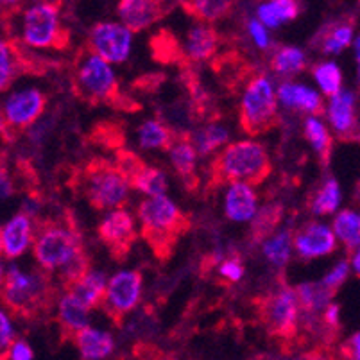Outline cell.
<instances>
[{"instance_id":"obj_31","label":"cell","mask_w":360,"mask_h":360,"mask_svg":"<svg viewBox=\"0 0 360 360\" xmlns=\"http://www.w3.org/2000/svg\"><path fill=\"white\" fill-rule=\"evenodd\" d=\"M307 65L305 52L297 47H280L271 58V68L276 74L294 75L301 72Z\"/></svg>"},{"instance_id":"obj_11","label":"cell","mask_w":360,"mask_h":360,"mask_svg":"<svg viewBox=\"0 0 360 360\" xmlns=\"http://www.w3.org/2000/svg\"><path fill=\"white\" fill-rule=\"evenodd\" d=\"M142 296V274L139 271H120L108 281L103 309L117 323L139 305Z\"/></svg>"},{"instance_id":"obj_19","label":"cell","mask_w":360,"mask_h":360,"mask_svg":"<svg viewBox=\"0 0 360 360\" xmlns=\"http://www.w3.org/2000/svg\"><path fill=\"white\" fill-rule=\"evenodd\" d=\"M278 99L283 106L290 108V110H301L307 113H323V103L321 97L317 96V91L310 90L305 84H296V83H283L280 84L276 91Z\"/></svg>"},{"instance_id":"obj_9","label":"cell","mask_w":360,"mask_h":360,"mask_svg":"<svg viewBox=\"0 0 360 360\" xmlns=\"http://www.w3.org/2000/svg\"><path fill=\"white\" fill-rule=\"evenodd\" d=\"M300 300L296 289L283 285L271 292L260 303V317L271 333L280 337H292L297 328Z\"/></svg>"},{"instance_id":"obj_10","label":"cell","mask_w":360,"mask_h":360,"mask_svg":"<svg viewBox=\"0 0 360 360\" xmlns=\"http://www.w3.org/2000/svg\"><path fill=\"white\" fill-rule=\"evenodd\" d=\"M133 45V32L124 24L99 22L88 34V51L106 63H124Z\"/></svg>"},{"instance_id":"obj_4","label":"cell","mask_w":360,"mask_h":360,"mask_svg":"<svg viewBox=\"0 0 360 360\" xmlns=\"http://www.w3.org/2000/svg\"><path fill=\"white\" fill-rule=\"evenodd\" d=\"M4 303L18 317L38 316L52 303L56 289L47 274L24 273L18 267H11L2 280Z\"/></svg>"},{"instance_id":"obj_41","label":"cell","mask_w":360,"mask_h":360,"mask_svg":"<svg viewBox=\"0 0 360 360\" xmlns=\"http://www.w3.org/2000/svg\"><path fill=\"white\" fill-rule=\"evenodd\" d=\"M219 273L228 281H238L244 276V265L238 260H224L219 267Z\"/></svg>"},{"instance_id":"obj_33","label":"cell","mask_w":360,"mask_h":360,"mask_svg":"<svg viewBox=\"0 0 360 360\" xmlns=\"http://www.w3.org/2000/svg\"><path fill=\"white\" fill-rule=\"evenodd\" d=\"M292 245L294 237L290 235V231H280L264 242V255L276 267H285L290 258Z\"/></svg>"},{"instance_id":"obj_15","label":"cell","mask_w":360,"mask_h":360,"mask_svg":"<svg viewBox=\"0 0 360 360\" xmlns=\"http://www.w3.org/2000/svg\"><path fill=\"white\" fill-rule=\"evenodd\" d=\"M170 6L155 0H122L119 4V16L131 32L142 31L160 22L169 13Z\"/></svg>"},{"instance_id":"obj_1","label":"cell","mask_w":360,"mask_h":360,"mask_svg":"<svg viewBox=\"0 0 360 360\" xmlns=\"http://www.w3.org/2000/svg\"><path fill=\"white\" fill-rule=\"evenodd\" d=\"M32 253L45 271L60 273L67 290L91 271L83 238L74 226L41 224L34 235Z\"/></svg>"},{"instance_id":"obj_46","label":"cell","mask_w":360,"mask_h":360,"mask_svg":"<svg viewBox=\"0 0 360 360\" xmlns=\"http://www.w3.org/2000/svg\"><path fill=\"white\" fill-rule=\"evenodd\" d=\"M352 269L355 271L356 276L360 278V245H359V250L353 253V258H352Z\"/></svg>"},{"instance_id":"obj_14","label":"cell","mask_w":360,"mask_h":360,"mask_svg":"<svg viewBox=\"0 0 360 360\" xmlns=\"http://www.w3.org/2000/svg\"><path fill=\"white\" fill-rule=\"evenodd\" d=\"M335 233L326 224L310 222L294 233V250L303 260L325 257L335 251Z\"/></svg>"},{"instance_id":"obj_13","label":"cell","mask_w":360,"mask_h":360,"mask_svg":"<svg viewBox=\"0 0 360 360\" xmlns=\"http://www.w3.org/2000/svg\"><path fill=\"white\" fill-rule=\"evenodd\" d=\"M97 235H99L101 242L108 248L113 258L122 260L127 253H129L131 245L136 240V230L135 221L127 214L126 210H115L108 214L103 219V222L97 228Z\"/></svg>"},{"instance_id":"obj_26","label":"cell","mask_w":360,"mask_h":360,"mask_svg":"<svg viewBox=\"0 0 360 360\" xmlns=\"http://www.w3.org/2000/svg\"><path fill=\"white\" fill-rule=\"evenodd\" d=\"M333 233L339 238L348 253H355L360 245V214L353 210H342L333 219Z\"/></svg>"},{"instance_id":"obj_36","label":"cell","mask_w":360,"mask_h":360,"mask_svg":"<svg viewBox=\"0 0 360 360\" xmlns=\"http://www.w3.org/2000/svg\"><path fill=\"white\" fill-rule=\"evenodd\" d=\"M340 202V188L335 179H328L323 183L316 192L312 201V212L316 215H330L337 210Z\"/></svg>"},{"instance_id":"obj_24","label":"cell","mask_w":360,"mask_h":360,"mask_svg":"<svg viewBox=\"0 0 360 360\" xmlns=\"http://www.w3.org/2000/svg\"><path fill=\"white\" fill-rule=\"evenodd\" d=\"M353 40V22L339 20L335 24L326 25L321 34L317 36L316 45L325 52V54H337L345 51Z\"/></svg>"},{"instance_id":"obj_40","label":"cell","mask_w":360,"mask_h":360,"mask_svg":"<svg viewBox=\"0 0 360 360\" xmlns=\"http://www.w3.org/2000/svg\"><path fill=\"white\" fill-rule=\"evenodd\" d=\"M0 325H2V333H0V345H2V360H6L8 356V346L11 348L15 342H13V337H15V332H13V326L9 323L6 312L0 314Z\"/></svg>"},{"instance_id":"obj_32","label":"cell","mask_w":360,"mask_h":360,"mask_svg":"<svg viewBox=\"0 0 360 360\" xmlns=\"http://www.w3.org/2000/svg\"><path fill=\"white\" fill-rule=\"evenodd\" d=\"M181 8L188 15L195 16L198 20L212 24L215 20H221L231 9V2L224 0H198V2H183Z\"/></svg>"},{"instance_id":"obj_45","label":"cell","mask_w":360,"mask_h":360,"mask_svg":"<svg viewBox=\"0 0 360 360\" xmlns=\"http://www.w3.org/2000/svg\"><path fill=\"white\" fill-rule=\"evenodd\" d=\"M323 319H325V323L328 326L337 328V326H339V307L330 303V305L326 307L325 312H323Z\"/></svg>"},{"instance_id":"obj_35","label":"cell","mask_w":360,"mask_h":360,"mask_svg":"<svg viewBox=\"0 0 360 360\" xmlns=\"http://www.w3.org/2000/svg\"><path fill=\"white\" fill-rule=\"evenodd\" d=\"M228 129L222 126H219V124H210V126L202 127V129H199L198 133H195L194 136H192L191 142L194 143L195 150H198L199 155H210V153H214L217 147H221L222 143L228 142Z\"/></svg>"},{"instance_id":"obj_2","label":"cell","mask_w":360,"mask_h":360,"mask_svg":"<svg viewBox=\"0 0 360 360\" xmlns=\"http://www.w3.org/2000/svg\"><path fill=\"white\" fill-rule=\"evenodd\" d=\"M271 172V162L264 146L251 140L230 143L212 165V181L221 183H248L260 185Z\"/></svg>"},{"instance_id":"obj_29","label":"cell","mask_w":360,"mask_h":360,"mask_svg":"<svg viewBox=\"0 0 360 360\" xmlns=\"http://www.w3.org/2000/svg\"><path fill=\"white\" fill-rule=\"evenodd\" d=\"M296 294L297 300H300L301 310L307 314L319 312V310L325 312L326 307L330 305V300L335 296L323 283H301V285L296 287Z\"/></svg>"},{"instance_id":"obj_21","label":"cell","mask_w":360,"mask_h":360,"mask_svg":"<svg viewBox=\"0 0 360 360\" xmlns=\"http://www.w3.org/2000/svg\"><path fill=\"white\" fill-rule=\"evenodd\" d=\"M219 34L214 27L195 25L188 31L185 41V52L192 61H206L217 52Z\"/></svg>"},{"instance_id":"obj_18","label":"cell","mask_w":360,"mask_h":360,"mask_svg":"<svg viewBox=\"0 0 360 360\" xmlns=\"http://www.w3.org/2000/svg\"><path fill=\"white\" fill-rule=\"evenodd\" d=\"M72 340L79 349L83 360H104L115 348V340H113L111 333L90 328V326L75 333Z\"/></svg>"},{"instance_id":"obj_38","label":"cell","mask_w":360,"mask_h":360,"mask_svg":"<svg viewBox=\"0 0 360 360\" xmlns=\"http://www.w3.org/2000/svg\"><path fill=\"white\" fill-rule=\"evenodd\" d=\"M281 219V208L278 205H271V206H264L260 212L257 214L253 222V231H255V238L257 240H262L265 238L271 231L274 230V226L280 222Z\"/></svg>"},{"instance_id":"obj_3","label":"cell","mask_w":360,"mask_h":360,"mask_svg":"<svg viewBox=\"0 0 360 360\" xmlns=\"http://www.w3.org/2000/svg\"><path fill=\"white\" fill-rule=\"evenodd\" d=\"M139 217L143 226L142 235L158 257H169L176 240L188 230V219L165 195L143 199Z\"/></svg>"},{"instance_id":"obj_44","label":"cell","mask_w":360,"mask_h":360,"mask_svg":"<svg viewBox=\"0 0 360 360\" xmlns=\"http://www.w3.org/2000/svg\"><path fill=\"white\" fill-rule=\"evenodd\" d=\"M345 353L349 360H360V332H356L348 340V345L345 346Z\"/></svg>"},{"instance_id":"obj_27","label":"cell","mask_w":360,"mask_h":360,"mask_svg":"<svg viewBox=\"0 0 360 360\" xmlns=\"http://www.w3.org/2000/svg\"><path fill=\"white\" fill-rule=\"evenodd\" d=\"M139 139L143 149L169 150L176 143L172 131L160 120H146L139 129Z\"/></svg>"},{"instance_id":"obj_34","label":"cell","mask_w":360,"mask_h":360,"mask_svg":"<svg viewBox=\"0 0 360 360\" xmlns=\"http://www.w3.org/2000/svg\"><path fill=\"white\" fill-rule=\"evenodd\" d=\"M305 136L314 150L321 156L323 163H328L330 153H332V139L325 124L316 117H309L305 120Z\"/></svg>"},{"instance_id":"obj_47","label":"cell","mask_w":360,"mask_h":360,"mask_svg":"<svg viewBox=\"0 0 360 360\" xmlns=\"http://www.w3.org/2000/svg\"><path fill=\"white\" fill-rule=\"evenodd\" d=\"M355 52H356V65H359V81H360V36L355 40Z\"/></svg>"},{"instance_id":"obj_30","label":"cell","mask_w":360,"mask_h":360,"mask_svg":"<svg viewBox=\"0 0 360 360\" xmlns=\"http://www.w3.org/2000/svg\"><path fill=\"white\" fill-rule=\"evenodd\" d=\"M129 186L140 191L142 194L149 195V198H160V195H165L167 178L162 170L156 169V167L143 165L142 169L129 179Z\"/></svg>"},{"instance_id":"obj_12","label":"cell","mask_w":360,"mask_h":360,"mask_svg":"<svg viewBox=\"0 0 360 360\" xmlns=\"http://www.w3.org/2000/svg\"><path fill=\"white\" fill-rule=\"evenodd\" d=\"M45 104L47 97L36 88H25L11 94L4 104V131L9 129L13 136L20 135L25 127L31 126L44 113Z\"/></svg>"},{"instance_id":"obj_25","label":"cell","mask_w":360,"mask_h":360,"mask_svg":"<svg viewBox=\"0 0 360 360\" xmlns=\"http://www.w3.org/2000/svg\"><path fill=\"white\" fill-rule=\"evenodd\" d=\"M195 158H198V150L191 140H176V143L170 149V163L188 185H195V181H198V178H195Z\"/></svg>"},{"instance_id":"obj_7","label":"cell","mask_w":360,"mask_h":360,"mask_svg":"<svg viewBox=\"0 0 360 360\" xmlns=\"http://www.w3.org/2000/svg\"><path fill=\"white\" fill-rule=\"evenodd\" d=\"M273 83L265 75H257L248 83L240 103V126L248 135H262L278 119Z\"/></svg>"},{"instance_id":"obj_23","label":"cell","mask_w":360,"mask_h":360,"mask_svg":"<svg viewBox=\"0 0 360 360\" xmlns=\"http://www.w3.org/2000/svg\"><path fill=\"white\" fill-rule=\"evenodd\" d=\"M330 124L337 133H348L355 127V96L352 91L342 90L332 97L328 106Z\"/></svg>"},{"instance_id":"obj_42","label":"cell","mask_w":360,"mask_h":360,"mask_svg":"<svg viewBox=\"0 0 360 360\" xmlns=\"http://www.w3.org/2000/svg\"><path fill=\"white\" fill-rule=\"evenodd\" d=\"M248 29H250V34L251 38H253L255 44L258 45L260 49H267L269 47V34H267V31H265V27L262 25L260 20H250V24H248Z\"/></svg>"},{"instance_id":"obj_16","label":"cell","mask_w":360,"mask_h":360,"mask_svg":"<svg viewBox=\"0 0 360 360\" xmlns=\"http://www.w3.org/2000/svg\"><path fill=\"white\" fill-rule=\"evenodd\" d=\"M32 224L27 214H16L11 221L6 222L0 235L2 255L6 258H18L25 253L32 240Z\"/></svg>"},{"instance_id":"obj_43","label":"cell","mask_w":360,"mask_h":360,"mask_svg":"<svg viewBox=\"0 0 360 360\" xmlns=\"http://www.w3.org/2000/svg\"><path fill=\"white\" fill-rule=\"evenodd\" d=\"M8 356L11 360H32V349L25 340H16L15 345L9 348ZM6 356V359H8Z\"/></svg>"},{"instance_id":"obj_28","label":"cell","mask_w":360,"mask_h":360,"mask_svg":"<svg viewBox=\"0 0 360 360\" xmlns=\"http://www.w3.org/2000/svg\"><path fill=\"white\" fill-rule=\"evenodd\" d=\"M300 15V4L294 0H273L258 8V18L264 25L278 27L281 22L294 20Z\"/></svg>"},{"instance_id":"obj_17","label":"cell","mask_w":360,"mask_h":360,"mask_svg":"<svg viewBox=\"0 0 360 360\" xmlns=\"http://www.w3.org/2000/svg\"><path fill=\"white\" fill-rule=\"evenodd\" d=\"M257 194L248 183H233L226 192L224 212L226 217L235 222H245L257 217Z\"/></svg>"},{"instance_id":"obj_5","label":"cell","mask_w":360,"mask_h":360,"mask_svg":"<svg viewBox=\"0 0 360 360\" xmlns=\"http://www.w3.org/2000/svg\"><path fill=\"white\" fill-rule=\"evenodd\" d=\"M81 188L96 210H120L127 201L129 181L122 170L103 158L91 160L81 172Z\"/></svg>"},{"instance_id":"obj_8","label":"cell","mask_w":360,"mask_h":360,"mask_svg":"<svg viewBox=\"0 0 360 360\" xmlns=\"http://www.w3.org/2000/svg\"><path fill=\"white\" fill-rule=\"evenodd\" d=\"M24 41L34 49H65L68 32L60 20V6L40 2L24 15Z\"/></svg>"},{"instance_id":"obj_6","label":"cell","mask_w":360,"mask_h":360,"mask_svg":"<svg viewBox=\"0 0 360 360\" xmlns=\"http://www.w3.org/2000/svg\"><path fill=\"white\" fill-rule=\"evenodd\" d=\"M74 88L77 96L94 104H117L120 99L119 83L110 65L94 52H81L75 61Z\"/></svg>"},{"instance_id":"obj_22","label":"cell","mask_w":360,"mask_h":360,"mask_svg":"<svg viewBox=\"0 0 360 360\" xmlns=\"http://www.w3.org/2000/svg\"><path fill=\"white\" fill-rule=\"evenodd\" d=\"M106 276L99 271H88L77 283L68 289V292L74 294L75 297H79L88 309H96V307L103 305L104 296H106L108 289Z\"/></svg>"},{"instance_id":"obj_37","label":"cell","mask_w":360,"mask_h":360,"mask_svg":"<svg viewBox=\"0 0 360 360\" xmlns=\"http://www.w3.org/2000/svg\"><path fill=\"white\" fill-rule=\"evenodd\" d=\"M314 77H316L317 84H319L325 96L335 97L339 91H342L340 90L342 74H340V68L333 61H325V63L316 65L314 67Z\"/></svg>"},{"instance_id":"obj_20","label":"cell","mask_w":360,"mask_h":360,"mask_svg":"<svg viewBox=\"0 0 360 360\" xmlns=\"http://www.w3.org/2000/svg\"><path fill=\"white\" fill-rule=\"evenodd\" d=\"M58 319L65 333L74 339V335L81 330L88 328V319H90V309L84 305L79 297L74 294H65L58 307Z\"/></svg>"},{"instance_id":"obj_39","label":"cell","mask_w":360,"mask_h":360,"mask_svg":"<svg viewBox=\"0 0 360 360\" xmlns=\"http://www.w3.org/2000/svg\"><path fill=\"white\" fill-rule=\"evenodd\" d=\"M348 274H349V264L346 260H342V262H339V264H337L325 278H323V281H321V283H323L326 289L332 290V292L335 294L337 290H339V287L346 281Z\"/></svg>"}]
</instances>
